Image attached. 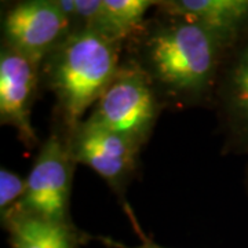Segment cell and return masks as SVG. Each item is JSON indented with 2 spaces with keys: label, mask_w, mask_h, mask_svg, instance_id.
Segmentation results:
<instances>
[{
  "label": "cell",
  "mask_w": 248,
  "mask_h": 248,
  "mask_svg": "<svg viewBox=\"0 0 248 248\" xmlns=\"http://www.w3.org/2000/svg\"><path fill=\"white\" fill-rule=\"evenodd\" d=\"M157 4V0H104L93 32L124 46L145 25L146 13Z\"/></svg>",
  "instance_id": "obj_11"
},
{
  "label": "cell",
  "mask_w": 248,
  "mask_h": 248,
  "mask_svg": "<svg viewBox=\"0 0 248 248\" xmlns=\"http://www.w3.org/2000/svg\"><path fill=\"white\" fill-rule=\"evenodd\" d=\"M69 35V21L57 0L14 1L1 14V45L39 65Z\"/></svg>",
  "instance_id": "obj_6"
},
{
  "label": "cell",
  "mask_w": 248,
  "mask_h": 248,
  "mask_svg": "<svg viewBox=\"0 0 248 248\" xmlns=\"http://www.w3.org/2000/svg\"><path fill=\"white\" fill-rule=\"evenodd\" d=\"M228 50L202 24L157 11L125 42L123 55L145 72L164 108L185 109L213 104Z\"/></svg>",
  "instance_id": "obj_1"
},
{
  "label": "cell",
  "mask_w": 248,
  "mask_h": 248,
  "mask_svg": "<svg viewBox=\"0 0 248 248\" xmlns=\"http://www.w3.org/2000/svg\"><path fill=\"white\" fill-rule=\"evenodd\" d=\"M163 109L164 105L149 78L123 55L113 79L84 120L145 146Z\"/></svg>",
  "instance_id": "obj_3"
},
{
  "label": "cell",
  "mask_w": 248,
  "mask_h": 248,
  "mask_svg": "<svg viewBox=\"0 0 248 248\" xmlns=\"http://www.w3.org/2000/svg\"><path fill=\"white\" fill-rule=\"evenodd\" d=\"M76 166L69 137L53 125L29 171L25 195L13 210L54 221H72L71 196Z\"/></svg>",
  "instance_id": "obj_4"
},
{
  "label": "cell",
  "mask_w": 248,
  "mask_h": 248,
  "mask_svg": "<svg viewBox=\"0 0 248 248\" xmlns=\"http://www.w3.org/2000/svg\"><path fill=\"white\" fill-rule=\"evenodd\" d=\"M156 9L202 24L229 48L248 33V0H163Z\"/></svg>",
  "instance_id": "obj_9"
},
{
  "label": "cell",
  "mask_w": 248,
  "mask_h": 248,
  "mask_svg": "<svg viewBox=\"0 0 248 248\" xmlns=\"http://www.w3.org/2000/svg\"><path fill=\"white\" fill-rule=\"evenodd\" d=\"M1 225L11 248H81L93 239L73 221H54L18 210L1 217Z\"/></svg>",
  "instance_id": "obj_10"
},
{
  "label": "cell",
  "mask_w": 248,
  "mask_h": 248,
  "mask_svg": "<svg viewBox=\"0 0 248 248\" xmlns=\"http://www.w3.org/2000/svg\"><path fill=\"white\" fill-rule=\"evenodd\" d=\"M246 184H247V190H248V167H247V179H246Z\"/></svg>",
  "instance_id": "obj_14"
},
{
  "label": "cell",
  "mask_w": 248,
  "mask_h": 248,
  "mask_svg": "<svg viewBox=\"0 0 248 248\" xmlns=\"http://www.w3.org/2000/svg\"><path fill=\"white\" fill-rule=\"evenodd\" d=\"M40 65L7 46L0 50V123L16 130L28 149L39 145L32 108L40 86Z\"/></svg>",
  "instance_id": "obj_8"
},
{
  "label": "cell",
  "mask_w": 248,
  "mask_h": 248,
  "mask_svg": "<svg viewBox=\"0 0 248 248\" xmlns=\"http://www.w3.org/2000/svg\"><path fill=\"white\" fill-rule=\"evenodd\" d=\"M27 190V179H22L11 170H0V218L17 205Z\"/></svg>",
  "instance_id": "obj_12"
},
{
  "label": "cell",
  "mask_w": 248,
  "mask_h": 248,
  "mask_svg": "<svg viewBox=\"0 0 248 248\" xmlns=\"http://www.w3.org/2000/svg\"><path fill=\"white\" fill-rule=\"evenodd\" d=\"M128 217H130V219L133 222L134 228H135V231L137 233L140 234V237H141V243L138 244V246H125L123 243H120V241H116V240L110 239V237H98V240L102 243V244H105L109 248H167V247H163V246H160L157 243H155L153 240L149 239L146 234H143V232L141 231V228H140V225H138V222L137 219L134 218V214L133 211L131 213H128Z\"/></svg>",
  "instance_id": "obj_13"
},
{
  "label": "cell",
  "mask_w": 248,
  "mask_h": 248,
  "mask_svg": "<svg viewBox=\"0 0 248 248\" xmlns=\"http://www.w3.org/2000/svg\"><path fill=\"white\" fill-rule=\"evenodd\" d=\"M69 145L78 164L94 170L112 189L125 213V192L140 166L142 148L128 137L83 120L69 135Z\"/></svg>",
  "instance_id": "obj_5"
},
{
  "label": "cell",
  "mask_w": 248,
  "mask_h": 248,
  "mask_svg": "<svg viewBox=\"0 0 248 248\" xmlns=\"http://www.w3.org/2000/svg\"><path fill=\"white\" fill-rule=\"evenodd\" d=\"M124 46L93 31L69 35L40 65V83L54 95V127L68 137L113 79Z\"/></svg>",
  "instance_id": "obj_2"
},
{
  "label": "cell",
  "mask_w": 248,
  "mask_h": 248,
  "mask_svg": "<svg viewBox=\"0 0 248 248\" xmlns=\"http://www.w3.org/2000/svg\"><path fill=\"white\" fill-rule=\"evenodd\" d=\"M211 105L223 134V149L248 155V33L225 55Z\"/></svg>",
  "instance_id": "obj_7"
}]
</instances>
